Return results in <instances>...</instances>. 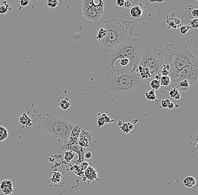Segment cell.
Here are the masks:
<instances>
[{"mask_svg":"<svg viewBox=\"0 0 198 195\" xmlns=\"http://www.w3.org/2000/svg\"><path fill=\"white\" fill-rule=\"evenodd\" d=\"M146 45L145 36L139 32H132L125 42L109 53V62L111 67H114V64L118 59L126 58L130 61L127 69L136 71L139 66L141 57Z\"/></svg>","mask_w":198,"mask_h":195,"instance_id":"1","label":"cell"},{"mask_svg":"<svg viewBox=\"0 0 198 195\" xmlns=\"http://www.w3.org/2000/svg\"><path fill=\"white\" fill-rule=\"evenodd\" d=\"M135 26V21L117 18L104 21L101 27L104 29L106 35L103 39L99 41L101 49L106 53H110L128 39L133 32Z\"/></svg>","mask_w":198,"mask_h":195,"instance_id":"2","label":"cell"},{"mask_svg":"<svg viewBox=\"0 0 198 195\" xmlns=\"http://www.w3.org/2000/svg\"><path fill=\"white\" fill-rule=\"evenodd\" d=\"M106 85L108 91L115 95H124L132 91L142 82L138 70L125 68L111 67L106 73Z\"/></svg>","mask_w":198,"mask_h":195,"instance_id":"3","label":"cell"},{"mask_svg":"<svg viewBox=\"0 0 198 195\" xmlns=\"http://www.w3.org/2000/svg\"><path fill=\"white\" fill-rule=\"evenodd\" d=\"M164 64H169V77L172 78L184 67L198 64V59L191 53L186 46L168 44L163 50Z\"/></svg>","mask_w":198,"mask_h":195,"instance_id":"4","label":"cell"},{"mask_svg":"<svg viewBox=\"0 0 198 195\" xmlns=\"http://www.w3.org/2000/svg\"><path fill=\"white\" fill-rule=\"evenodd\" d=\"M42 126L46 134L52 139L56 145L59 143L64 145L68 141L74 125L64 119L48 116L42 121Z\"/></svg>","mask_w":198,"mask_h":195,"instance_id":"5","label":"cell"},{"mask_svg":"<svg viewBox=\"0 0 198 195\" xmlns=\"http://www.w3.org/2000/svg\"><path fill=\"white\" fill-rule=\"evenodd\" d=\"M164 53L163 50L146 45L139 63V66L147 67L151 71L153 77L160 74L164 64Z\"/></svg>","mask_w":198,"mask_h":195,"instance_id":"6","label":"cell"},{"mask_svg":"<svg viewBox=\"0 0 198 195\" xmlns=\"http://www.w3.org/2000/svg\"><path fill=\"white\" fill-rule=\"evenodd\" d=\"M198 79V63L193 64L184 67L177 73L172 79H171V84L166 88L170 91L178 87L180 82L187 80L189 84L193 85L196 83Z\"/></svg>","mask_w":198,"mask_h":195,"instance_id":"7","label":"cell"},{"mask_svg":"<svg viewBox=\"0 0 198 195\" xmlns=\"http://www.w3.org/2000/svg\"><path fill=\"white\" fill-rule=\"evenodd\" d=\"M104 2L101 0H85L82 2L83 16L87 19L97 22L104 14Z\"/></svg>","mask_w":198,"mask_h":195,"instance_id":"8","label":"cell"},{"mask_svg":"<svg viewBox=\"0 0 198 195\" xmlns=\"http://www.w3.org/2000/svg\"><path fill=\"white\" fill-rule=\"evenodd\" d=\"M145 96L146 102L151 107H156L158 105L162 99L161 95L159 92L154 89L145 92Z\"/></svg>","mask_w":198,"mask_h":195,"instance_id":"9","label":"cell"},{"mask_svg":"<svg viewBox=\"0 0 198 195\" xmlns=\"http://www.w3.org/2000/svg\"><path fill=\"white\" fill-rule=\"evenodd\" d=\"M61 150H71L74 153H77L79 156V159L77 161H74V162H83L84 161V155L85 153V150L83 149V147L80 146L78 143H76L72 145H63L61 147Z\"/></svg>","mask_w":198,"mask_h":195,"instance_id":"10","label":"cell"},{"mask_svg":"<svg viewBox=\"0 0 198 195\" xmlns=\"http://www.w3.org/2000/svg\"><path fill=\"white\" fill-rule=\"evenodd\" d=\"M82 130V125L81 124L74 125V126L71 132V133H70V137L69 138L68 142L63 145H74L76 143H78L79 135H80V133H81Z\"/></svg>","mask_w":198,"mask_h":195,"instance_id":"11","label":"cell"},{"mask_svg":"<svg viewBox=\"0 0 198 195\" xmlns=\"http://www.w3.org/2000/svg\"><path fill=\"white\" fill-rule=\"evenodd\" d=\"M166 24L168 29H176L181 26L182 21L180 18L174 16H168L166 17Z\"/></svg>","mask_w":198,"mask_h":195,"instance_id":"12","label":"cell"},{"mask_svg":"<svg viewBox=\"0 0 198 195\" xmlns=\"http://www.w3.org/2000/svg\"><path fill=\"white\" fill-rule=\"evenodd\" d=\"M0 187L2 191L6 195H11L13 192V183L9 180H4L1 182Z\"/></svg>","mask_w":198,"mask_h":195,"instance_id":"13","label":"cell"},{"mask_svg":"<svg viewBox=\"0 0 198 195\" xmlns=\"http://www.w3.org/2000/svg\"><path fill=\"white\" fill-rule=\"evenodd\" d=\"M56 103L58 106L63 110H67L70 107V103L68 97L60 96L56 99Z\"/></svg>","mask_w":198,"mask_h":195,"instance_id":"14","label":"cell"},{"mask_svg":"<svg viewBox=\"0 0 198 195\" xmlns=\"http://www.w3.org/2000/svg\"><path fill=\"white\" fill-rule=\"evenodd\" d=\"M137 70L140 76L141 79H148L149 78H153L151 71L149 70L147 67H143L141 66H139Z\"/></svg>","mask_w":198,"mask_h":195,"instance_id":"15","label":"cell"},{"mask_svg":"<svg viewBox=\"0 0 198 195\" xmlns=\"http://www.w3.org/2000/svg\"><path fill=\"white\" fill-rule=\"evenodd\" d=\"M85 176L89 181H93L97 178V173L94 168L88 166L85 170Z\"/></svg>","mask_w":198,"mask_h":195,"instance_id":"16","label":"cell"},{"mask_svg":"<svg viewBox=\"0 0 198 195\" xmlns=\"http://www.w3.org/2000/svg\"><path fill=\"white\" fill-rule=\"evenodd\" d=\"M143 14V10L140 6H135L131 9L130 15L133 18H140Z\"/></svg>","mask_w":198,"mask_h":195,"instance_id":"17","label":"cell"},{"mask_svg":"<svg viewBox=\"0 0 198 195\" xmlns=\"http://www.w3.org/2000/svg\"><path fill=\"white\" fill-rule=\"evenodd\" d=\"M12 10L7 1H4L0 5V14H6L9 11H12Z\"/></svg>","mask_w":198,"mask_h":195,"instance_id":"18","label":"cell"},{"mask_svg":"<svg viewBox=\"0 0 198 195\" xmlns=\"http://www.w3.org/2000/svg\"><path fill=\"white\" fill-rule=\"evenodd\" d=\"M190 85L189 84V83L187 80H184V81L180 82L177 89L178 90H180V91H181L182 92H187V91L189 89Z\"/></svg>","mask_w":198,"mask_h":195,"instance_id":"19","label":"cell"},{"mask_svg":"<svg viewBox=\"0 0 198 195\" xmlns=\"http://www.w3.org/2000/svg\"><path fill=\"white\" fill-rule=\"evenodd\" d=\"M183 183L188 188H191L193 186H194L196 184V180L194 178L191 176H189L184 179Z\"/></svg>","mask_w":198,"mask_h":195,"instance_id":"20","label":"cell"},{"mask_svg":"<svg viewBox=\"0 0 198 195\" xmlns=\"http://www.w3.org/2000/svg\"><path fill=\"white\" fill-rule=\"evenodd\" d=\"M20 123L23 125H29L32 119H30L27 114L24 113L19 117Z\"/></svg>","mask_w":198,"mask_h":195,"instance_id":"21","label":"cell"},{"mask_svg":"<svg viewBox=\"0 0 198 195\" xmlns=\"http://www.w3.org/2000/svg\"><path fill=\"white\" fill-rule=\"evenodd\" d=\"M9 136L7 129L3 126H0V142L4 141Z\"/></svg>","mask_w":198,"mask_h":195,"instance_id":"22","label":"cell"},{"mask_svg":"<svg viewBox=\"0 0 198 195\" xmlns=\"http://www.w3.org/2000/svg\"><path fill=\"white\" fill-rule=\"evenodd\" d=\"M74 156H75V154L74 152H73L71 150H67L65 151L64 154V160L67 163H69L72 161Z\"/></svg>","mask_w":198,"mask_h":195,"instance_id":"23","label":"cell"},{"mask_svg":"<svg viewBox=\"0 0 198 195\" xmlns=\"http://www.w3.org/2000/svg\"><path fill=\"white\" fill-rule=\"evenodd\" d=\"M169 96L171 98L176 99V100H178L181 98V95H180L178 90L175 88L169 91Z\"/></svg>","mask_w":198,"mask_h":195,"instance_id":"24","label":"cell"},{"mask_svg":"<svg viewBox=\"0 0 198 195\" xmlns=\"http://www.w3.org/2000/svg\"><path fill=\"white\" fill-rule=\"evenodd\" d=\"M150 86H151L152 89H154V90L156 91V90H158L161 87L162 85H161L160 82L159 81L154 79H153L151 81V83H150Z\"/></svg>","mask_w":198,"mask_h":195,"instance_id":"25","label":"cell"},{"mask_svg":"<svg viewBox=\"0 0 198 195\" xmlns=\"http://www.w3.org/2000/svg\"><path fill=\"white\" fill-rule=\"evenodd\" d=\"M160 82L162 85L165 86L167 87L169 86L171 84V79L169 78V76H164L161 77Z\"/></svg>","mask_w":198,"mask_h":195,"instance_id":"26","label":"cell"},{"mask_svg":"<svg viewBox=\"0 0 198 195\" xmlns=\"http://www.w3.org/2000/svg\"><path fill=\"white\" fill-rule=\"evenodd\" d=\"M79 137H83L84 139H86L89 142H91L92 141V137L91 135L90 134L89 132H88L85 131L84 130H82L81 132L79 135Z\"/></svg>","mask_w":198,"mask_h":195,"instance_id":"27","label":"cell"},{"mask_svg":"<svg viewBox=\"0 0 198 195\" xmlns=\"http://www.w3.org/2000/svg\"><path fill=\"white\" fill-rule=\"evenodd\" d=\"M191 29V27L189 26V25H181L180 27V31L181 32V33H182V34L186 35L187 33L190 31V30Z\"/></svg>","mask_w":198,"mask_h":195,"instance_id":"28","label":"cell"},{"mask_svg":"<svg viewBox=\"0 0 198 195\" xmlns=\"http://www.w3.org/2000/svg\"><path fill=\"white\" fill-rule=\"evenodd\" d=\"M106 35V32L105 31V29L103 28L99 29L98 33H97V36L96 37V38L98 40V41H100L102 39H103L105 37V36Z\"/></svg>","mask_w":198,"mask_h":195,"instance_id":"29","label":"cell"},{"mask_svg":"<svg viewBox=\"0 0 198 195\" xmlns=\"http://www.w3.org/2000/svg\"><path fill=\"white\" fill-rule=\"evenodd\" d=\"M59 5V1L57 0H49L47 2V6L51 9H54Z\"/></svg>","mask_w":198,"mask_h":195,"instance_id":"30","label":"cell"},{"mask_svg":"<svg viewBox=\"0 0 198 195\" xmlns=\"http://www.w3.org/2000/svg\"><path fill=\"white\" fill-rule=\"evenodd\" d=\"M171 101L169 100V99H162L161 101H160V103H161V107H162V108H167L168 106L169 105V103H171Z\"/></svg>","mask_w":198,"mask_h":195,"instance_id":"31","label":"cell"},{"mask_svg":"<svg viewBox=\"0 0 198 195\" xmlns=\"http://www.w3.org/2000/svg\"><path fill=\"white\" fill-rule=\"evenodd\" d=\"M191 28L197 29L198 27V19L197 18L193 19L190 21Z\"/></svg>","mask_w":198,"mask_h":195,"instance_id":"32","label":"cell"},{"mask_svg":"<svg viewBox=\"0 0 198 195\" xmlns=\"http://www.w3.org/2000/svg\"><path fill=\"white\" fill-rule=\"evenodd\" d=\"M129 63H130V61L128 59L126 58L120 59V64L123 67H125L126 66L128 67Z\"/></svg>","mask_w":198,"mask_h":195,"instance_id":"33","label":"cell"},{"mask_svg":"<svg viewBox=\"0 0 198 195\" xmlns=\"http://www.w3.org/2000/svg\"><path fill=\"white\" fill-rule=\"evenodd\" d=\"M120 128L121 129L122 131L124 134H127V133H128L130 132L128 129V126H127V123H123L122 125L120 127Z\"/></svg>","mask_w":198,"mask_h":195,"instance_id":"34","label":"cell"},{"mask_svg":"<svg viewBox=\"0 0 198 195\" xmlns=\"http://www.w3.org/2000/svg\"><path fill=\"white\" fill-rule=\"evenodd\" d=\"M97 123H98V127L99 128L101 127L104 124H105V121L104 119V117H102L101 116H100L98 117V121H97Z\"/></svg>","mask_w":198,"mask_h":195,"instance_id":"35","label":"cell"},{"mask_svg":"<svg viewBox=\"0 0 198 195\" xmlns=\"http://www.w3.org/2000/svg\"><path fill=\"white\" fill-rule=\"evenodd\" d=\"M132 6V2L128 1V0H126L124 1V6L123 7H124L126 9H129Z\"/></svg>","mask_w":198,"mask_h":195,"instance_id":"36","label":"cell"},{"mask_svg":"<svg viewBox=\"0 0 198 195\" xmlns=\"http://www.w3.org/2000/svg\"><path fill=\"white\" fill-rule=\"evenodd\" d=\"M102 117H104V119H105V123H111V122H113L114 121H112L110 119V118L108 117L105 114H103L101 115Z\"/></svg>","mask_w":198,"mask_h":195,"instance_id":"37","label":"cell"},{"mask_svg":"<svg viewBox=\"0 0 198 195\" xmlns=\"http://www.w3.org/2000/svg\"><path fill=\"white\" fill-rule=\"evenodd\" d=\"M29 2H30V1L28 0H22V1H19V3L20 4V5L23 7L27 6L29 4Z\"/></svg>","mask_w":198,"mask_h":195,"instance_id":"38","label":"cell"},{"mask_svg":"<svg viewBox=\"0 0 198 195\" xmlns=\"http://www.w3.org/2000/svg\"><path fill=\"white\" fill-rule=\"evenodd\" d=\"M80 167L81 168V170H85L88 167V163H87V162H85V161H83V162H82Z\"/></svg>","mask_w":198,"mask_h":195,"instance_id":"39","label":"cell"},{"mask_svg":"<svg viewBox=\"0 0 198 195\" xmlns=\"http://www.w3.org/2000/svg\"><path fill=\"white\" fill-rule=\"evenodd\" d=\"M61 174L59 173V172H54L53 173V175H52V177L54 178H56V179H61Z\"/></svg>","mask_w":198,"mask_h":195,"instance_id":"40","label":"cell"},{"mask_svg":"<svg viewBox=\"0 0 198 195\" xmlns=\"http://www.w3.org/2000/svg\"><path fill=\"white\" fill-rule=\"evenodd\" d=\"M160 74L162 75V77H164V76H169V71L167 70H166L165 69H163L162 71H161V73H160Z\"/></svg>","mask_w":198,"mask_h":195,"instance_id":"41","label":"cell"},{"mask_svg":"<svg viewBox=\"0 0 198 195\" xmlns=\"http://www.w3.org/2000/svg\"><path fill=\"white\" fill-rule=\"evenodd\" d=\"M92 156V153L91 152H86L84 155V158L87 159H91Z\"/></svg>","mask_w":198,"mask_h":195,"instance_id":"42","label":"cell"},{"mask_svg":"<svg viewBox=\"0 0 198 195\" xmlns=\"http://www.w3.org/2000/svg\"><path fill=\"white\" fill-rule=\"evenodd\" d=\"M124 0H117V5L118 6L120 7H123L124 6Z\"/></svg>","mask_w":198,"mask_h":195,"instance_id":"43","label":"cell"},{"mask_svg":"<svg viewBox=\"0 0 198 195\" xmlns=\"http://www.w3.org/2000/svg\"><path fill=\"white\" fill-rule=\"evenodd\" d=\"M191 15L193 16L195 18H198V10L197 9H195L191 12Z\"/></svg>","mask_w":198,"mask_h":195,"instance_id":"44","label":"cell"},{"mask_svg":"<svg viewBox=\"0 0 198 195\" xmlns=\"http://www.w3.org/2000/svg\"><path fill=\"white\" fill-rule=\"evenodd\" d=\"M127 124L128 129L129 131H131L132 130H133V128H134V126H133V124L130 123L129 122H127Z\"/></svg>","mask_w":198,"mask_h":195,"instance_id":"45","label":"cell"},{"mask_svg":"<svg viewBox=\"0 0 198 195\" xmlns=\"http://www.w3.org/2000/svg\"><path fill=\"white\" fill-rule=\"evenodd\" d=\"M169 109L171 110V109H173V108L175 107V105L172 102H171V103H169V105L167 107Z\"/></svg>","mask_w":198,"mask_h":195,"instance_id":"46","label":"cell"},{"mask_svg":"<svg viewBox=\"0 0 198 195\" xmlns=\"http://www.w3.org/2000/svg\"><path fill=\"white\" fill-rule=\"evenodd\" d=\"M51 181H52L54 183H58L59 182H60V180L58 179H56V178H51Z\"/></svg>","mask_w":198,"mask_h":195,"instance_id":"47","label":"cell"},{"mask_svg":"<svg viewBox=\"0 0 198 195\" xmlns=\"http://www.w3.org/2000/svg\"><path fill=\"white\" fill-rule=\"evenodd\" d=\"M123 124V122L122 121H118V126H119V127L122 125Z\"/></svg>","mask_w":198,"mask_h":195,"instance_id":"48","label":"cell"}]
</instances>
